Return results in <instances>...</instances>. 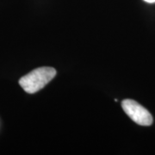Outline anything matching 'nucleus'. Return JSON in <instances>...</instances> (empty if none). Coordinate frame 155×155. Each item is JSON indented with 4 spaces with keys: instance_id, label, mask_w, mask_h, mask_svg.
Listing matches in <instances>:
<instances>
[{
    "instance_id": "obj_1",
    "label": "nucleus",
    "mask_w": 155,
    "mask_h": 155,
    "mask_svg": "<svg viewBox=\"0 0 155 155\" xmlns=\"http://www.w3.org/2000/svg\"><path fill=\"white\" fill-rule=\"evenodd\" d=\"M56 76L53 67H39L19 79V84L27 93L34 94L44 88Z\"/></svg>"
},
{
    "instance_id": "obj_2",
    "label": "nucleus",
    "mask_w": 155,
    "mask_h": 155,
    "mask_svg": "<svg viewBox=\"0 0 155 155\" xmlns=\"http://www.w3.org/2000/svg\"><path fill=\"white\" fill-rule=\"evenodd\" d=\"M124 112L135 123L140 126H150L153 123V116L149 111L139 103L132 99H125L122 102Z\"/></svg>"
},
{
    "instance_id": "obj_3",
    "label": "nucleus",
    "mask_w": 155,
    "mask_h": 155,
    "mask_svg": "<svg viewBox=\"0 0 155 155\" xmlns=\"http://www.w3.org/2000/svg\"><path fill=\"white\" fill-rule=\"evenodd\" d=\"M145 2H147V3H155V0H144Z\"/></svg>"
}]
</instances>
